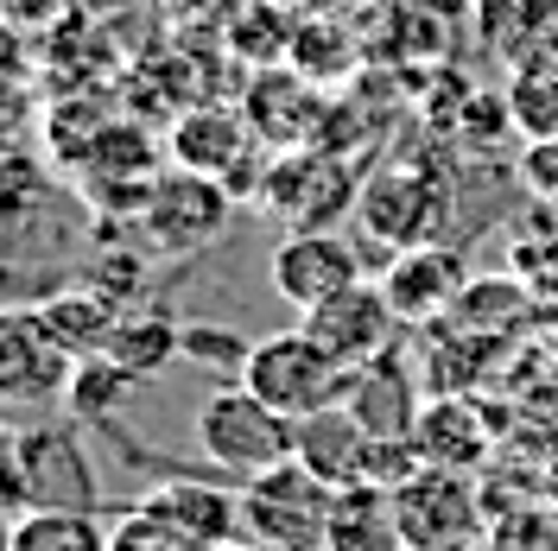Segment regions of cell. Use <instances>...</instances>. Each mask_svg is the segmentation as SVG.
Segmentation results:
<instances>
[{
    "instance_id": "20",
    "label": "cell",
    "mask_w": 558,
    "mask_h": 551,
    "mask_svg": "<svg viewBox=\"0 0 558 551\" xmlns=\"http://www.w3.org/2000/svg\"><path fill=\"white\" fill-rule=\"evenodd\" d=\"M247 127L274 146H299V127H317V96L305 70H267L254 89H247Z\"/></svg>"
},
{
    "instance_id": "27",
    "label": "cell",
    "mask_w": 558,
    "mask_h": 551,
    "mask_svg": "<svg viewBox=\"0 0 558 551\" xmlns=\"http://www.w3.org/2000/svg\"><path fill=\"white\" fill-rule=\"evenodd\" d=\"M521 191L558 216V139H521Z\"/></svg>"
},
{
    "instance_id": "28",
    "label": "cell",
    "mask_w": 558,
    "mask_h": 551,
    "mask_svg": "<svg viewBox=\"0 0 558 551\" xmlns=\"http://www.w3.org/2000/svg\"><path fill=\"white\" fill-rule=\"evenodd\" d=\"M0 514H26V469H20V431L0 425Z\"/></svg>"
},
{
    "instance_id": "14",
    "label": "cell",
    "mask_w": 558,
    "mask_h": 551,
    "mask_svg": "<svg viewBox=\"0 0 558 551\" xmlns=\"http://www.w3.org/2000/svg\"><path fill=\"white\" fill-rule=\"evenodd\" d=\"M413 444L432 469H457V476H476L488 456H495V425L476 400L463 393H432L413 418Z\"/></svg>"
},
{
    "instance_id": "10",
    "label": "cell",
    "mask_w": 558,
    "mask_h": 551,
    "mask_svg": "<svg viewBox=\"0 0 558 551\" xmlns=\"http://www.w3.org/2000/svg\"><path fill=\"white\" fill-rule=\"evenodd\" d=\"M393 514H400V546L407 551H457L476 532V482L425 463L413 482L393 488Z\"/></svg>"
},
{
    "instance_id": "24",
    "label": "cell",
    "mask_w": 558,
    "mask_h": 551,
    "mask_svg": "<svg viewBox=\"0 0 558 551\" xmlns=\"http://www.w3.org/2000/svg\"><path fill=\"white\" fill-rule=\"evenodd\" d=\"M134 387H140V380L128 375L121 362H108V355H83V362L70 368V387H64V400H58V406H64L76 425H108Z\"/></svg>"
},
{
    "instance_id": "13",
    "label": "cell",
    "mask_w": 558,
    "mask_h": 551,
    "mask_svg": "<svg viewBox=\"0 0 558 551\" xmlns=\"http://www.w3.org/2000/svg\"><path fill=\"white\" fill-rule=\"evenodd\" d=\"M463 285H470V267L457 260L451 247H438V242L400 247V254L387 260V273H381V292L393 298V310H400L407 330H425V323L451 317V305H457Z\"/></svg>"
},
{
    "instance_id": "7",
    "label": "cell",
    "mask_w": 558,
    "mask_h": 551,
    "mask_svg": "<svg viewBox=\"0 0 558 551\" xmlns=\"http://www.w3.org/2000/svg\"><path fill=\"white\" fill-rule=\"evenodd\" d=\"M299 330H312L343 368H362V362H375V355H387V348L400 343L407 323H400L393 298L381 292V279H355V285H343L337 298L299 310Z\"/></svg>"
},
{
    "instance_id": "16",
    "label": "cell",
    "mask_w": 558,
    "mask_h": 551,
    "mask_svg": "<svg viewBox=\"0 0 558 551\" xmlns=\"http://www.w3.org/2000/svg\"><path fill=\"white\" fill-rule=\"evenodd\" d=\"M343 406L375 438H393V431H413V418H418V380H413V362H407V348L393 343L387 355H375V362H362V368H349V393H343Z\"/></svg>"
},
{
    "instance_id": "15",
    "label": "cell",
    "mask_w": 558,
    "mask_h": 551,
    "mask_svg": "<svg viewBox=\"0 0 558 551\" xmlns=\"http://www.w3.org/2000/svg\"><path fill=\"white\" fill-rule=\"evenodd\" d=\"M368 444H375V431L349 413L343 400L292 425V463H305L324 488L362 482V469H368Z\"/></svg>"
},
{
    "instance_id": "9",
    "label": "cell",
    "mask_w": 558,
    "mask_h": 551,
    "mask_svg": "<svg viewBox=\"0 0 558 551\" xmlns=\"http://www.w3.org/2000/svg\"><path fill=\"white\" fill-rule=\"evenodd\" d=\"M362 260H368L362 242H349V235H337V229H292V235L274 247L267 279H274V292L292 310H312V305H324V298H337L343 285L368 279Z\"/></svg>"
},
{
    "instance_id": "31",
    "label": "cell",
    "mask_w": 558,
    "mask_h": 551,
    "mask_svg": "<svg viewBox=\"0 0 558 551\" xmlns=\"http://www.w3.org/2000/svg\"><path fill=\"white\" fill-rule=\"evenodd\" d=\"M546 501L558 507V450H553V463H546Z\"/></svg>"
},
{
    "instance_id": "32",
    "label": "cell",
    "mask_w": 558,
    "mask_h": 551,
    "mask_svg": "<svg viewBox=\"0 0 558 551\" xmlns=\"http://www.w3.org/2000/svg\"><path fill=\"white\" fill-rule=\"evenodd\" d=\"M0 551H13V514H0Z\"/></svg>"
},
{
    "instance_id": "19",
    "label": "cell",
    "mask_w": 558,
    "mask_h": 551,
    "mask_svg": "<svg viewBox=\"0 0 558 551\" xmlns=\"http://www.w3.org/2000/svg\"><path fill=\"white\" fill-rule=\"evenodd\" d=\"M324 551H407V546H400L393 488H381V482H349V488H337V494H330Z\"/></svg>"
},
{
    "instance_id": "1",
    "label": "cell",
    "mask_w": 558,
    "mask_h": 551,
    "mask_svg": "<svg viewBox=\"0 0 558 551\" xmlns=\"http://www.w3.org/2000/svg\"><path fill=\"white\" fill-rule=\"evenodd\" d=\"M292 425H299V418L274 413L254 387L222 380L204 406H197V444H204V456L222 476H242L247 482V476H260V469L292 463Z\"/></svg>"
},
{
    "instance_id": "12",
    "label": "cell",
    "mask_w": 558,
    "mask_h": 551,
    "mask_svg": "<svg viewBox=\"0 0 558 551\" xmlns=\"http://www.w3.org/2000/svg\"><path fill=\"white\" fill-rule=\"evenodd\" d=\"M172 159L184 172L222 177L242 197L247 166L260 159V134L247 127V114H235V108H191V114H178V127H172Z\"/></svg>"
},
{
    "instance_id": "30",
    "label": "cell",
    "mask_w": 558,
    "mask_h": 551,
    "mask_svg": "<svg viewBox=\"0 0 558 551\" xmlns=\"http://www.w3.org/2000/svg\"><path fill=\"white\" fill-rule=\"evenodd\" d=\"M209 551H274V546H260V539H247V532H235V539H222V546H209Z\"/></svg>"
},
{
    "instance_id": "25",
    "label": "cell",
    "mask_w": 558,
    "mask_h": 551,
    "mask_svg": "<svg viewBox=\"0 0 558 551\" xmlns=\"http://www.w3.org/2000/svg\"><path fill=\"white\" fill-rule=\"evenodd\" d=\"M13 551H114V546H108V526L96 514L26 507V514H13Z\"/></svg>"
},
{
    "instance_id": "2",
    "label": "cell",
    "mask_w": 558,
    "mask_h": 551,
    "mask_svg": "<svg viewBox=\"0 0 558 551\" xmlns=\"http://www.w3.org/2000/svg\"><path fill=\"white\" fill-rule=\"evenodd\" d=\"M242 387H254L286 418H312L349 393V368L317 343L312 330H279V336H260L247 348Z\"/></svg>"
},
{
    "instance_id": "33",
    "label": "cell",
    "mask_w": 558,
    "mask_h": 551,
    "mask_svg": "<svg viewBox=\"0 0 558 551\" xmlns=\"http://www.w3.org/2000/svg\"><path fill=\"white\" fill-rule=\"evenodd\" d=\"M0 279H7V273H0Z\"/></svg>"
},
{
    "instance_id": "8",
    "label": "cell",
    "mask_w": 558,
    "mask_h": 551,
    "mask_svg": "<svg viewBox=\"0 0 558 551\" xmlns=\"http://www.w3.org/2000/svg\"><path fill=\"white\" fill-rule=\"evenodd\" d=\"M20 469H26V507H64V514H96V463L83 450L76 418L20 431Z\"/></svg>"
},
{
    "instance_id": "29",
    "label": "cell",
    "mask_w": 558,
    "mask_h": 551,
    "mask_svg": "<svg viewBox=\"0 0 558 551\" xmlns=\"http://www.w3.org/2000/svg\"><path fill=\"white\" fill-rule=\"evenodd\" d=\"M413 7H418V13H432V20H445V26L476 13V0H413Z\"/></svg>"
},
{
    "instance_id": "22",
    "label": "cell",
    "mask_w": 558,
    "mask_h": 551,
    "mask_svg": "<svg viewBox=\"0 0 558 551\" xmlns=\"http://www.w3.org/2000/svg\"><path fill=\"white\" fill-rule=\"evenodd\" d=\"M45 323L58 330V343L83 362V355H102L108 336H114V323H121V305H114V292L102 285H64V292H51L45 298Z\"/></svg>"
},
{
    "instance_id": "11",
    "label": "cell",
    "mask_w": 558,
    "mask_h": 551,
    "mask_svg": "<svg viewBox=\"0 0 558 551\" xmlns=\"http://www.w3.org/2000/svg\"><path fill=\"white\" fill-rule=\"evenodd\" d=\"M362 177H349V166L324 146V152H286L274 166V177L260 184V204L279 209L292 229H330L343 209H355Z\"/></svg>"
},
{
    "instance_id": "23",
    "label": "cell",
    "mask_w": 558,
    "mask_h": 551,
    "mask_svg": "<svg viewBox=\"0 0 558 551\" xmlns=\"http://www.w3.org/2000/svg\"><path fill=\"white\" fill-rule=\"evenodd\" d=\"M178 336H184V323H172L166 310H121V323H114V336H108V362H121L134 380H153L166 362H178Z\"/></svg>"
},
{
    "instance_id": "17",
    "label": "cell",
    "mask_w": 558,
    "mask_h": 551,
    "mask_svg": "<svg viewBox=\"0 0 558 551\" xmlns=\"http://www.w3.org/2000/svg\"><path fill=\"white\" fill-rule=\"evenodd\" d=\"M140 507H146V514H159L166 526H178L184 539H197L204 551L242 532V494H235L229 482H197V476H178V482L146 488V494H140Z\"/></svg>"
},
{
    "instance_id": "21",
    "label": "cell",
    "mask_w": 558,
    "mask_h": 551,
    "mask_svg": "<svg viewBox=\"0 0 558 551\" xmlns=\"http://www.w3.org/2000/svg\"><path fill=\"white\" fill-rule=\"evenodd\" d=\"M470 26H476V45L495 64H514L526 45L558 33V0H476Z\"/></svg>"
},
{
    "instance_id": "26",
    "label": "cell",
    "mask_w": 558,
    "mask_h": 551,
    "mask_svg": "<svg viewBox=\"0 0 558 551\" xmlns=\"http://www.w3.org/2000/svg\"><path fill=\"white\" fill-rule=\"evenodd\" d=\"M247 348H254V336H242L235 323H184V336H178V355L209 368L216 380H242Z\"/></svg>"
},
{
    "instance_id": "3",
    "label": "cell",
    "mask_w": 558,
    "mask_h": 551,
    "mask_svg": "<svg viewBox=\"0 0 558 551\" xmlns=\"http://www.w3.org/2000/svg\"><path fill=\"white\" fill-rule=\"evenodd\" d=\"M445 216H451V184L418 166H381L355 191V229H362V242H381L387 254L438 242Z\"/></svg>"
},
{
    "instance_id": "18",
    "label": "cell",
    "mask_w": 558,
    "mask_h": 551,
    "mask_svg": "<svg viewBox=\"0 0 558 551\" xmlns=\"http://www.w3.org/2000/svg\"><path fill=\"white\" fill-rule=\"evenodd\" d=\"M501 102L514 114V139H558V33L508 64Z\"/></svg>"
},
{
    "instance_id": "4",
    "label": "cell",
    "mask_w": 558,
    "mask_h": 551,
    "mask_svg": "<svg viewBox=\"0 0 558 551\" xmlns=\"http://www.w3.org/2000/svg\"><path fill=\"white\" fill-rule=\"evenodd\" d=\"M330 494L305 463H279L242 482V532L274 551H324L330 526Z\"/></svg>"
},
{
    "instance_id": "6",
    "label": "cell",
    "mask_w": 558,
    "mask_h": 551,
    "mask_svg": "<svg viewBox=\"0 0 558 551\" xmlns=\"http://www.w3.org/2000/svg\"><path fill=\"white\" fill-rule=\"evenodd\" d=\"M76 355L58 343L38 305H0V406H51L64 400Z\"/></svg>"
},
{
    "instance_id": "5",
    "label": "cell",
    "mask_w": 558,
    "mask_h": 551,
    "mask_svg": "<svg viewBox=\"0 0 558 551\" xmlns=\"http://www.w3.org/2000/svg\"><path fill=\"white\" fill-rule=\"evenodd\" d=\"M235 216V191L222 177L204 172H166L140 191V222H146V242L159 254H197L222 235V222Z\"/></svg>"
}]
</instances>
